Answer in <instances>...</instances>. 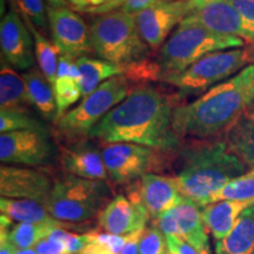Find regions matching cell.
<instances>
[{
  "mask_svg": "<svg viewBox=\"0 0 254 254\" xmlns=\"http://www.w3.org/2000/svg\"><path fill=\"white\" fill-rule=\"evenodd\" d=\"M166 240L168 246L167 254H201L187 241L177 236H166Z\"/></svg>",
  "mask_w": 254,
  "mask_h": 254,
  "instance_id": "cell-37",
  "label": "cell"
},
{
  "mask_svg": "<svg viewBox=\"0 0 254 254\" xmlns=\"http://www.w3.org/2000/svg\"><path fill=\"white\" fill-rule=\"evenodd\" d=\"M215 254H254V206L245 209L224 239L214 243Z\"/></svg>",
  "mask_w": 254,
  "mask_h": 254,
  "instance_id": "cell-24",
  "label": "cell"
},
{
  "mask_svg": "<svg viewBox=\"0 0 254 254\" xmlns=\"http://www.w3.org/2000/svg\"><path fill=\"white\" fill-rule=\"evenodd\" d=\"M201 254H211V250H207V251H204V252H201Z\"/></svg>",
  "mask_w": 254,
  "mask_h": 254,
  "instance_id": "cell-47",
  "label": "cell"
},
{
  "mask_svg": "<svg viewBox=\"0 0 254 254\" xmlns=\"http://www.w3.org/2000/svg\"><path fill=\"white\" fill-rule=\"evenodd\" d=\"M112 199V190L107 182L65 173L56 178L45 207L57 220L77 226L99 217Z\"/></svg>",
  "mask_w": 254,
  "mask_h": 254,
  "instance_id": "cell-4",
  "label": "cell"
},
{
  "mask_svg": "<svg viewBox=\"0 0 254 254\" xmlns=\"http://www.w3.org/2000/svg\"><path fill=\"white\" fill-rule=\"evenodd\" d=\"M163 1H168V2H172V1H180V0H163Z\"/></svg>",
  "mask_w": 254,
  "mask_h": 254,
  "instance_id": "cell-48",
  "label": "cell"
},
{
  "mask_svg": "<svg viewBox=\"0 0 254 254\" xmlns=\"http://www.w3.org/2000/svg\"><path fill=\"white\" fill-rule=\"evenodd\" d=\"M60 164L65 173L90 180L110 179L99 146L88 139L60 145Z\"/></svg>",
  "mask_w": 254,
  "mask_h": 254,
  "instance_id": "cell-17",
  "label": "cell"
},
{
  "mask_svg": "<svg viewBox=\"0 0 254 254\" xmlns=\"http://www.w3.org/2000/svg\"><path fill=\"white\" fill-rule=\"evenodd\" d=\"M139 189L152 222L185 200L174 177L147 173L139 179Z\"/></svg>",
  "mask_w": 254,
  "mask_h": 254,
  "instance_id": "cell-18",
  "label": "cell"
},
{
  "mask_svg": "<svg viewBox=\"0 0 254 254\" xmlns=\"http://www.w3.org/2000/svg\"><path fill=\"white\" fill-rule=\"evenodd\" d=\"M219 1V0H187V6H189V13H192V12L196 11V9H200L205 6H207L212 2Z\"/></svg>",
  "mask_w": 254,
  "mask_h": 254,
  "instance_id": "cell-41",
  "label": "cell"
},
{
  "mask_svg": "<svg viewBox=\"0 0 254 254\" xmlns=\"http://www.w3.org/2000/svg\"><path fill=\"white\" fill-rule=\"evenodd\" d=\"M90 38L95 56L123 67L147 58L151 50L139 33L134 15L122 9L94 15Z\"/></svg>",
  "mask_w": 254,
  "mask_h": 254,
  "instance_id": "cell-5",
  "label": "cell"
},
{
  "mask_svg": "<svg viewBox=\"0 0 254 254\" xmlns=\"http://www.w3.org/2000/svg\"><path fill=\"white\" fill-rule=\"evenodd\" d=\"M133 86L134 85L124 75L103 82L56 123L57 140L60 145H65L88 139L93 127L134 90Z\"/></svg>",
  "mask_w": 254,
  "mask_h": 254,
  "instance_id": "cell-7",
  "label": "cell"
},
{
  "mask_svg": "<svg viewBox=\"0 0 254 254\" xmlns=\"http://www.w3.org/2000/svg\"><path fill=\"white\" fill-rule=\"evenodd\" d=\"M254 103V65L221 82L192 103L173 110V127L180 138H219Z\"/></svg>",
  "mask_w": 254,
  "mask_h": 254,
  "instance_id": "cell-2",
  "label": "cell"
},
{
  "mask_svg": "<svg viewBox=\"0 0 254 254\" xmlns=\"http://www.w3.org/2000/svg\"><path fill=\"white\" fill-rule=\"evenodd\" d=\"M243 46L245 40L241 38L221 36L199 25L182 21L160 47L157 62L165 77L185 71L209 53Z\"/></svg>",
  "mask_w": 254,
  "mask_h": 254,
  "instance_id": "cell-6",
  "label": "cell"
},
{
  "mask_svg": "<svg viewBox=\"0 0 254 254\" xmlns=\"http://www.w3.org/2000/svg\"><path fill=\"white\" fill-rule=\"evenodd\" d=\"M244 49H245V52H246L247 63H251L252 65H254V41L249 43V45H246Z\"/></svg>",
  "mask_w": 254,
  "mask_h": 254,
  "instance_id": "cell-43",
  "label": "cell"
},
{
  "mask_svg": "<svg viewBox=\"0 0 254 254\" xmlns=\"http://www.w3.org/2000/svg\"><path fill=\"white\" fill-rule=\"evenodd\" d=\"M93 0H75V4L73 6V9L77 12H84L85 9L90 8Z\"/></svg>",
  "mask_w": 254,
  "mask_h": 254,
  "instance_id": "cell-42",
  "label": "cell"
},
{
  "mask_svg": "<svg viewBox=\"0 0 254 254\" xmlns=\"http://www.w3.org/2000/svg\"><path fill=\"white\" fill-rule=\"evenodd\" d=\"M15 254H38L37 251L34 249H27V250H20Z\"/></svg>",
  "mask_w": 254,
  "mask_h": 254,
  "instance_id": "cell-45",
  "label": "cell"
},
{
  "mask_svg": "<svg viewBox=\"0 0 254 254\" xmlns=\"http://www.w3.org/2000/svg\"><path fill=\"white\" fill-rule=\"evenodd\" d=\"M55 182V178L41 168L15 165H1L0 167L1 198L34 200L45 206Z\"/></svg>",
  "mask_w": 254,
  "mask_h": 254,
  "instance_id": "cell-12",
  "label": "cell"
},
{
  "mask_svg": "<svg viewBox=\"0 0 254 254\" xmlns=\"http://www.w3.org/2000/svg\"><path fill=\"white\" fill-rule=\"evenodd\" d=\"M222 139L247 168H254V103L232 124Z\"/></svg>",
  "mask_w": 254,
  "mask_h": 254,
  "instance_id": "cell-21",
  "label": "cell"
},
{
  "mask_svg": "<svg viewBox=\"0 0 254 254\" xmlns=\"http://www.w3.org/2000/svg\"><path fill=\"white\" fill-rule=\"evenodd\" d=\"M26 24L33 34L34 52H36V59L40 71L44 73L47 80L53 86L57 79V69H58V59L60 55L59 50L57 49L55 44L47 39L45 34L40 30H38L36 26L30 23Z\"/></svg>",
  "mask_w": 254,
  "mask_h": 254,
  "instance_id": "cell-27",
  "label": "cell"
},
{
  "mask_svg": "<svg viewBox=\"0 0 254 254\" xmlns=\"http://www.w3.org/2000/svg\"><path fill=\"white\" fill-rule=\"evenodd\" d=\"M182 21L199 25L221 36L238 37L250 43L239 13L230 0H219L189 13Z\"/></svg>",
  "mask_w": 254,
  "mask_h": 254,
  "instance_id": "cell-19",
  "label": "cell"
},
{
  "mask_svg": "<svg viewBox=\"0 0 254 254\" xmlns=\"http://www.w3.org/2000/svg\"><path fill=\"white\" fill-rule=\"evenodd\" d=\"M75 254H87V253L85 252V251H82V252H79V253H75Z\"/></svg>",
  "mask_w": 254,
  "mask_h": 254,
  "instance_id": "cell-49",
  "label": "cell"
},
{
  "mask_svg": "<svg viewBox=\"0 0 254 254\" xmlns=\"http://www.w3.org/2000/svg\"><path fill=\"white\" fill-rule=\"evenodd\" d=\"M187 14V0L172 2L157 0L150 7L135 14L134 19L142 40L151 50H158Z\"/></svg>",
  "mask_w": 254,
  "mask_h": 254,
  "instance_id": "cell-14",
  "label": "cell"
},
{
  "mask_svg": "<svg viewBox=\"0 0 254 254\" xmlns=\"http://www.w3.org/2000/svg\"><path fill=\"white\" fill-rule=\"evenodd\" d=\"M80 72V88L82 98L97 90L103 82L111 78L123 75V66L105 62L103 59H94L90 57H80L77 59Z\"/></svg>",
  "mask_w": 254,
  "mask_h": 254,
  "instance_id": "cell-26",
  "label": "cell"
},
{
  "mask_svg": "<svg viewBox=\"0 0 254 254\" xmlns=\"http://www.w3.org/2000/svg\"><path fill=\"white\" fill-rule=\"evenodd\" d=\"M166 236L160 228L152 224L145 228L139 240V254H167Z\"/></svg>",
  "mask_w": 254,
  "mask_h": 254,
  "instance_id": "cell-34",
  "label": "cell"
},
{
  "mask_svg": "<svg viewBox=\"0 0 254 254\" xmlns=\"http://www.w3.org/2000/svg\"><path fill=\"white\" fill-rule=\"evenodd\" d=\"M23 78L26 84L32 107H34L45 120L57 122V103L53 86L47 80L39 67H32L24 72Z\"/></svg>",
  "mask_w": 254,
  "mask_h": 254,
  "instance_id": "cell-25",
  "label": "cell"
},
{
  "mask_svg": "<svg viewBox=\"0 0 254 254\" xmlns=\"http://www.w3.org/2000/svg\"><path fill=\"white\" fill-rule=\"evenodd\" d=\"M15 4L26 23L32 24L38 30L46 31L49 18L43 0H15Z\"/></svg>",
  "mask_w": 254,
  "mask_h": 254,
  "instance_id": "cell-33",
  "label": "cell"
},
{
  "mask_svg": "<svg viewBox=\"0 0 254 254\" xmlns=\"http://www.w3.org/2000/svg\"><path fill=\"white\" fill-rule=\"evenodd\" d=\"M46 128L41 120L34 118L31 112L17 111H0V132L9 133L25 129Z\"/></svg>",
  "mask_w": 254,
  "mask_h": 254,
  "instance_id": "cell-31",
  "label": "cell"
},
{
  "mask_svg": "<svg viewBox=\"0 0 254 254\" xmlns=\"http://www.w3.org/2000/svg\"><path fill=\"white\" fill-rule=\"evenodd\" d=\"M0 212L12 221L50 225L57 228H67V230L77 227L57 220L50 214L45 206L34 200L1 198L0 199Z\"/></svg>",
  "mask_w": 254,
  "mask_h": 254,
  "instance_id": "cell-22",
  "label": "cell"
},
{
  "mask_svg": "<svg viewBox=\"0 0 254 254\" xmlns=\"http://www.w3.org/2000/svg\"><path fill=\"white\" fill-rule=\"evenodd\" d=\"M56 155V146L47 128L25 129L0 135L2 165L40 168L52 164Z\"/></svg>",
  "mask_w": 254,
  "mask_h": 254,
  "instance_id": "cell-10",
  "label": "cell"
},
{
  "mask_svg": "<svg viewBox=\"0 0 254 254\" xmlns=\"http://www.w3.org/2000/svg\"><path fill=\"white\" fill-rule=\"evenodd\" d=\"M165 236L182 238L200 253L209 250L208 232L201 217V207L186 199L152 222Z\"/></svg>",
  "mask_w": 254,
  "mask_h": 254,
  "instance_id": "cell-15",
  "label": "cell"
},
{
  "mask_svg": "<svg viewBox=\"0 0 254 254\" xmlns=\"http://www.w3.org/2000/svg\"><path fill=\"white\" fill-rule=\"evenodd\" d=\"M49 26L53 44L60 53L78 59L93 53L90 28L80 15L66 6L47 7Z\"/></svg>",
  "mask_w": 254,
  "mask_h": 254,
  "instance_id": "cell-13",
  "label": "cell"
},
{
  "mask_svg": "<svg viewBox=\"0 0 254 254\" xmlns=\"http://www.w3.org/2000/svg\"><path fill=\"white\" fill-rule=\"evenodd\" d=\"M129 236H116L106 232L99 233L94 231L93 239L84 251L87 254H120L128 241Z\"/></svg>",
  "mask_w": 254,
  "mask_h": 254,
  "instance_id": "cell-32",
  "label": "cell"
},
{
  "mask_svg": "<svg viewBox=\"0 0 254 254\" xmlns=\"http://www.w3.org/2000/svg\"><path fill=\"white\" fill-rule=\"evenodd\" d=\"M101 153L110 180L117 185H129L145 174L166 170L176 154L131 142L104 144Z\"/></svg>",
  "mask_w": 254,
  "mask_h": 254,
  "instance_id": "cell-9",
  "label": "cell"
},
{
  "mask_svg": "<svg viewBox=\"0 0 254 254\" xmlns=\"http://www.w3.org/2000/svg\"><path fill=\"white\" fill-rule=\"evenodd\" d=\"M124 2H125V0H105L103 5H100L99 7L90 9V11H87L86 13L94 14V15L110 13V12L118 11V9L122 8Z\"/></svg>",
  "mask_w": 254,
  "mask_h": 254,
  "instance_id": "cell-39",
  "label": "cell"
},
{
  "mask_svg": "<svg viewBox=\"0 0 254 254\" xmlns=\"http://www.w3.org/2000/svg\"><path fill=\"white\" fill-rule=\"evenodd\" d=\"M57 103V122L62 118L72 105L82 98L80 82L72 78H57L53 85ZM56 122V123H57Z\"/></svg>",
  "mask_w": 254,
  "mask_h": 254,
  "instance_id": "cell-30",
  "label": "cell"
},
{
  "mask_svg": "<svg viewBox=\"0 0 254 254\" xmlns=\"http://www.w3.org/2000/svg\"><path fill=\"white\" fill-rule=\"evenodd\" d=\"M173 167L183 195L201 208L228 183L247 172L245 164L220 136L184 142L174 154Z\"/></svg>",
  "mask_w": 254,
  "mask_h": 254,
  "instance_id": "cell-3",
  "label": "cell"
},
{
  "mask_svg": "<svg viewBox=\"0 0 254 254\" xmlns=\"http://www.w3.org/2000/svg\"><path fill=\"white\" fill-rule=\"evenodd\" d=\"M30 95L23 75L1 57L0 69V109L1 111L30 112Z\"/></svg>",
  "mask_w": 254,
  "mask_h": 254,
  "instance_id": "cell-23",
  "label": "cell"
},
{
  "mask_svg": "<svg viewBox=\"0 0 254 254\" xmlns=\"http://www.w3.org/2000/svg\"><path fill=\"white\" fill-rule=\"evenodd\" d=\"M0 46L1 57L14 68L28 71L34 67L36 52L33 34L13 8L2 17L0 24Z\"/></svg>",
  "mask_w": 254,
  "mask_h": 254,
  "instance_id": "cell-16",
  "label": "cell"
},
{
  "mask_svg": "<svg viewBox=\"0 0 254 254\" xmlns=\"http://www.w3.org/2000/svg\"><path fill=\"white\" fill-rule=\"evenodd\" d=\"M172 100L153 86L133 90L92 129L88 138L104 144L131 142L176 153L184 141L173 127Z\"/></svg>",
  "mask_w": 254,
  "mask_h": 254,
  "instance_id": "cell-1",
  "label": "cell"
},
{
  "mask_svg": "<svg viewBox=\"0 0 254 254\" xmlns=\"http://www.w3.org/2000/svg\"><path fill=\"white\" fill-rule=\"evenodd\" d=\"M126 194L113 196L98 217L101 231L116 236H129L144 231L151 221L140 195L139 180L129 184Z\"/></svg>",
  "mask_w": 254,
  "mask_h": 254,
  "instance_id": "cell-11",
  "label": "cell"
},
{
  "mask_svg": "<svg viewBox=\"0 0 254 254\" xmlns=\"http://www.w3.org/2000/svg\"><path fill=\"white\" fill-rule=\"evenodd\" d=\"M254 199V168L227 184L211 200V204L221 200Z\"/></svg>",
  "mask_w": 254,
  "mask_h": 254,
  "instance_id": "cell-29",
  "label": "cell"
},
{
  "mask_svg": "<svg viewBox=\"0 0 254 254\" xmlns=\"http://www.w3.org/2000/svg\"><path fill=\"white\" fill-rule=\"evenodd\" d=\"M155 1L157 0H125L123 7L120 9L128 14L135 15L140 13V12H142L147 7H150Z\"/></svg>",
  "mask_w": 254,
  "mask_h": 254,
  "instance_id": "cell-38",
  "label": "cell"
},
{
  "mask_svg": "<svg viewBox=\"0 0 254 254\" xmlns=\"http://www.w3.org/2000/svg\"><path fill=\"white\" fill-rule=\"evenodd\" d=\"M38 254H68L66 250L65 244L60 239L58 234V228H55L50 233V236L40 241L38 245L34 247Z\"/></svg>",
  "mask_w": 254,
  "mask_h": 254,
  "instance_id": "cell-36",
  "label": "cell"
},
{
  "mask_svg": "<svg viewBox=\"0 0 254 254\" xmlns=\"http://www.w3.org/2000/svg\"><path fill=\"white\" fill-rule=\"evenodd\" d=\"M144 231H139L135 232V233H132L131 236H129V239L126 243L125 247H124L123 252L120 254H139V240H140V237Z\"/></svg>",
  "mask_w": 254,
  "mask_h": 254,
  "instance_id": "cell-40",
  "label": "cell"
},
{
  "mask_svg": "<svg viewBox=\"0 0 254 254\" xmlns=\"http://www.w3.org/2000/svg\"><path fill=\"white\" fill-rule=\"evenodd\" d=\"M246 64L245 49L218 51L202 57L185 71L165 75L161 82L176 87L180 95L205 93L239 73Z\"/></svg>",
  "mask_w": 254,
  "mask_h": 254,
  "instance_id": "cell-8",
  "label": "cell"
},
{
  "mask_svg": "<svg viewBox=\"0 0 254 254\" xmlns=\"http://www.w3.org/2000/svg\"><path fill=\"white\" fill-rule=\"evenodd\" d=\"M252 206L254 199L221 200L201 208L202 221L214 241L221 240L230 233L241 213Z\"/></svg>",
  "mask_w": 254,
  "mask_h": 254,
  "instance_id": "cell-20",
  "label": "cell"
},
{
  "mask_svg": "<svg viewBox=\"0 0 254 254\" xmlns=\"http://www.w3.org/2000/svg\"><path fill=\"white\" fill-rule=\"evenodd\" d=\"M67 1L69 2V4L72 5V7H73V6H74V4H75V0H67Z\"/></svg>",
  "mask_w": 254,
  "mask_h": 254,
  "instance_id": "cell-46",
  "label": "cell"
},
{
  "mask_svg": "<svg viewBox=\"0 0 254 254\" xmlns=\"http://www.w3.org/2000/svg\"><path fill=\"white\" fill-rule=\"evenodd\" d=\"M51 7H64L66 6V0H46Z\"/></svg>",
  "mask_w": 254,
  "mask_h": 254,
  "instance_id": "cell-44",
  "label": "cell"
},
{
  "mask_svg": "<svg viewBox=\"0 0 254 254\" xmlns=\"http://www.w3.org/2000/svg\"><path fill=\"white\" fill-rule=\"evenodd\" d=\"M239 13L244 27L250 37V43L254 41V0H230Z\"/></svg>",
  "mask_w": 254,
  "mask_h": 254,
  "instance_id": "cell-35",
  "label": "cell"
},
{
  "mask_svg": "<svg viewBox=\"0 0 254 254\" xmlns=\"http://www.w3.org/2000/svg\"><path fill=\"white\" fill-rule=\"evenodd\" d=\"M57 227L41 224H25L17 222L8 233V240L18 251L34 249L40 241L46 239Z\"/></svg>",
  "mask_w": 254,
  "mask_h": 254,
  "instance_id": "cell-28",
  "label": "cell"
}]
</instances>
